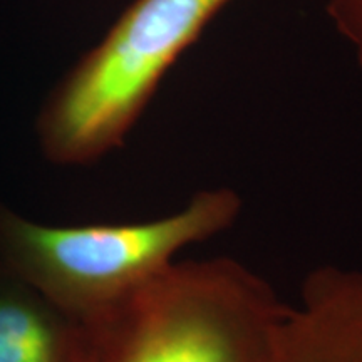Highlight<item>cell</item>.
<instances>
[{
    "label": "cell",
    "mask_w": 362,
    "mask_h": 362,
    "mask_svg": "<svg viewBox=\"0 0 362 362\" xmlns=\"http://www.w3.org/2000/svg\"><path fill=\"white\" fill-rule=\"evenodd\" d=\"M288 309L237 260H176L86 324L90 362H284Z\"/></svg>",
    "instance_id": "cell-1"
},
{
    "label": "cell",
    "mask_w": 362,
    "mask_h": 362,
    "mask_svg": "<svg viewBox=\"0 0 362 362\" xmlns=\"http://www.w3.org/2000/svg\"><path fill=\"white\" fill-rule=\"evenodd\" d=\"M232 188L202 189L175 214L131 223H35L0 203V264L81 322L101 319L175 264L185 248L238 220Z\"/></svg>",
    "instance_id": "cell-2"
},
{
    "label": "cell",
    "mask_w": 362,
    "mask_h": 362,
    "mask_svg": "<svg viewBox=\"0 0 362 362\" xmlns=\"http://www.w3.org/2000/svg\"><path fill=\"white\" fill-rule=\"evenodd\" d=\"M232 0H134L40 110L54 165L84 166L124 143L168 71Z\"/></svg>",
    "instance_id": "cell-3"
},
{
    "label": "cell",
    "mask_w": 362,
    "mask_h": 362,
    "mask_svg": "<svg viewBox=\"0 0 362 362\" xmlns=\"http://www.w3.org/2000/svg\"><path fill=\"white\" fill-rule=\"evenodd\" d=\"M282 356L284 362H362V269L312 272L302 305L285 319Z\"/></svg>",
    "instance_id": "cell-4"
},
{
    "label": "cell",
    "mask_w": 362,
    "mask_h": 362,
    "mask_svg": "<svg viewBox=\"0 0 362 362\" xmlns=\"http://www.w3.org/2000/svg\"><path fill=\"white\" fill-rule=\"evenodd\" d=\"M89 327L0 264V362H90Z\"/></svg>",
    "instance_id": "cell-5"
},
{
    "label": "cell",
    "mask_w": 362,
    "mask_h": 362,
    "mask_svg": "<svg viewBox=\"0 0 362 362\" xmlns=\"http://www.w3.org/2000/svg\"><path fill=\"white\" fill-rule=\"evenodd\" d=\"M327 11L362 67V0H327Z\"/></svg>",
    "instance_id": "cell-6"
}]
</instances>
